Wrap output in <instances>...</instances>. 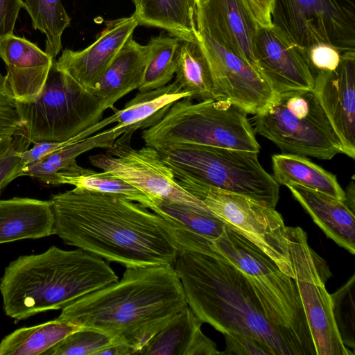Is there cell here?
I'll list each match as a JSON object with an SVG mask.
<instances>
[{
    "mask_svg": "<svg viewBox=\"0 0 355 355\" xmlns=\"http://www.w3.org/2000/svg\"><path fill=\"white\" fill-rule=\"evenodd\" d=\"M252 121L255 132L284 153L320 159L343 153L341 141L314 90L276 94Z\"/></svg>",
    "mask_w": 355,
    "mask_h": 355,
    "instance_id": "9",
    "label": "cell"
},
{
    "mask_svg": "<svg viewBox=\"0 0 355 355\" xmlns=\"http://www.w3.org/2000/svg\"><path fill=\"white\" fill-rule=\"evenodd\" d=\"M334 321L340 339L347 348L355 349V275L330 295Z\"/></svg>",
    "mask_w": 355,
    "mask_h": 355,
    "instance_id": "34",
    "label": "cell"
},
{
    "mask_svg": "<svg viewBox=\"0 0 355 355\" xmlns=\"http://www.w3.org/2000/svg\"><path fill=\"white\" fill-rule=\"evenodd\" d=\"M172 171L180 187L201 200L225 225L253 243L283 272L294 279L287 227L275 208L247 196L208 186L180 171Z\"/></svg>",
    "mask_w": 355,
    "mask_h": 355,
    "instance_id": "10",
    "label": "cell"
},
{
    "mask_svg": "<svg viewBox=\"0 0 355 355\" xmlns=\"http://www.w3.org/2000/svg\"><path fill=\"white\" fill-rule=\"evenodd\" d=\"M153 202L151 210L167 220L173 230L202 236L211 241L220 236L225 225L211 211H202L159 199H154Z\"/></svg>",
    "mask_w": 355,
    "mask_h": 355,
    "instance_id": "31",
    "label": "cell"
},
{
    "mask_svg": "<svg viewBox=\"0 0 355 355\" xmlns=\"http://www.w3.org/2000/svg\"><path fill=\"white\" fill-rule=\"evenodd\" d=\"M132 1L133 3L135 4V8L137 7V6L139 3L140 0H132Z\"/></svg>",
    "mask_w": 355,
    "mask_h": 355,
    "instance_id": "44",
    "label": "cell"
},
{
    "mask_svg": "<svg viewBox=\"0 0 355 355\" xmlns=\"http://www.w3.org/2000/svg\"><path fill=\"white\" fill-rule=\"evenodd\" d=\"M308 57L314 76L319 71L334 70L341 58L336 49L326 44H318L310 48Z\"/></svg>",
    "mask_w": 355,
    "mask_h": 355,
    "instance_id": "39",
    "label": "cell"
},
{
    "mask_svg": "<svg viewBox=\"0 0 355 355\" xmlns=\"http://www.w3.org/2000/svg\"><path fill=\"white\" fill-rule=\"evenodd\" d=\"M223 335L226 344L224 355H274L265 343L252 336L238 332Z\"/></svg>",
    "mask_w": 355,
    "mask_h": 355,
    "instance_id": "37",
    "label": "cell"
},
{
    "mask_svg": "<svg viewBox=\"0 0 355 355\" xmlns=\"http://www.w3.org/2000/svg\"><path fill=\"white\" fill-rule=\"evenodd\" d=\"M148 44L150 54L139 92L155 89L170 83L175 73L182 40L161 34L152 37Z\"/></svg>",
    "mask_w": 355,
    "mask_h": 355,
    "instance_id": "32",
    "label": "cell"
},
{
    "mask_svg": "<svg viewBox=\"0 0 355 355\" xmlns=\"http://www.w3.org/2000/svg\"><path fill=\"white\" fill-rule=\"evenodd\" d=\"M53 234L54 215L50 200L0 199V244Z\"/></svg>",
    "mask_w": 355,
    "mask_h": 355,
    "instance_id": "22",
    "label": "cell"
},
{
    "mask_svg": "<svg viewBox=\"0 0 355 355\" xmlns=\"http://www.w3.org/2000/svg\"><path fill=\"white\" fill-rule=\"evenodd\" d=\"M174 269L187 305L202 322L223 334L238 332L265 343L274 355H291L265 318L243 272L207 241L195 250L179 249Z\"/></svg>",
    "mask_w": 355,
    "mask_h": 355,
    "instance_id": "3",
    "label": "cell"
},
{
    "mask_svg": "<svg viewBox=\"0 0 355 355\" xmlns=\"http://www.w3.org/2000/svg\"><path fill=\"white\" fill-rule=\"evenodd\" d=\"M187 306L173 266L126 267L121 279L73 302L58 318L103 331L139 354Z\"/></svg>",
    "mask_w": 355,
    "mask_h": 355,
    "instance_id": "2",
    "label": "cell"
},
{
    "mask_svg": "<svg viewBox=\"0 0 355 355\" xmlns=\"http://www.w3.org/2000/svg\"><path fill=\"white\" fill-rule=\"evenodd\" d=\"M190 97L175 81L164 87L139 92L121 110L114 108L110 116L115 130L136 131L146 129L158 121L177 101Z\"/></svg>",
    "mask_w": 355,
    "mask_h": 355,
    "instance_id": "24",
    "label": "cell"
},
{
    "mask_svg": "<svg viewBox=\"0 0 355 355\" xmlns=\"http://www.w3.org/2000/svg\"><path fill=\"white\" fill-rule=\"evenodd\" d=\"M355 55L341 57L333 71L315 76L313 90L343 146V153L355 157Z\"/></svg>",
    "mask_w": 355,
    "mask_h": 355,
    "instance_id": "17",
    "label": "cell"
},
{
    "mask_svg": "<svg viewBox=\"0 0 355 355\" xmlns=\"http://www.w3.org/2000/svg\"><path fill=\"white\" fill-rule=\"evenodd\" d=\"M256 68L275 94L313 90L315 76L308 53L275 26H259L254 46Z\"/></svg>",
    "mask_w": 355,
    "mask_h": 355,
    "instance_id": "15",
    "label": "cell"
},
{
    "mask_svg": "<svg viewBox=\"0 0 355 355\" xmlns=\"http://www.w3.org/2000/svg\"><path fill=\"white\" fill-rule=\"evenodd\" d=\"M198 38L210 68L214 99L252 114L270 103L275 94L254 67L205 33L198 31Z\"/></svg>",
    "mask_w": 355,
    "mask_h": 355,
    "instance_id": "14",
    "label": "cell"
},
{
    "mask_svg": "<svg viewBox=\"0 0 355 355\" xmlns=\"http://www.w3.org/2000/svg\"><path fill=\"white\" fill-rule=\"evenodd\" d=\"M126 131L125 129L115 130L112 127L71 144L35 163L25 166L22 168L21 176H28L53 185L56 174L78 164L76 159L79 155L94 148H110Z\"/></svg>",
    "mask_w": 355,
    "mask_h": 355,
    "instance_id": "27",
    "label": "cell"
},
{
    "mask_svg": "<svg viewBox=\"0 0 355 355\" xmlns=\"http://www.w3.org/2000/svg\"><path fill=\"white\" fill-rule=\"evenodd\" d=\"M83 327L57 319L19 328L0 342V355L44 354L69 334Z\"/></svg>",
    "mask_w": 355,
    "mask_h": 355,
    "instance_id": "28",
    "label": "cell"
},
{
    "mask_svg": "<svg viewBox=\"0 0 355 355\" xmlns=\"http://www.w3.org/2000/svg\"><path fill=\"white\" fill-rule=\"evenodd\" d=\"M71 184L77 189L112 195L138 202L148 209L152 200L132 184L110 173L94 171L80 166L58 173L53 185Z\"/></svg>",
    "mask_w": 355,
    "mask_h": 355,
    "instance_id": "30",
    "label": "cell"
},
{
    "mask_svg": "<svg viewBox=\"0 0 355 355\" xmlns=\"http://www.w3.org/2000/svg\"><path fill=\"white\" fill-rule=\"evenodd\" d=\"M117 343L111 336L91 328L74 331L44 354L46 355H97L105 347Z\"/></svg>",
    "mask_w": 355,
    "mask_h": 355,
    "instance_id": "35",
    "label": "cell"
},
{
    "mask_svg": "<svg viewBox=\"0 0 355 355\" xmlns=\"http://www.w3.org/2000/svg\"><path fill=\"white\" fill-rule=\"evenodd\" d=\"M118 279L103 259L80 248L53 245L42 253L21 255L6 267L0 281L3 309L7 316L25 320L62 310Z\"/></svg>",
    "mask_w": 355,
    "mask_h": 355,
    "instance_id": "4",
    "label": "cell"
},
{
    "mask_svg": "<svg viewBox=\"0 0 355 355\" xmlns=\"http://www.w3.org/2000/svg\"><path fill=\"white\" fill-rule=\"evenodd\" d=\"M30 144L26 137L19 136L16 144L0 159V193L15 178L21 177L23 166L17 151L28 149Z\"/></svg>",
    "mask_w": 355,
    "mask_h": 355,
    "instance_id": "38",
    "label": "cell"
},
{
    "mask_svg": "<svg viewBox=\"0 0 355 355\" xmlns=\"http://www.w3.org/2000/svg\"><path fill=\"white\" fill-rule=\"evenodd\" d=\"M273 178L279 184H296L345 201L336 176L305 157L283 153L272 156Z\"/></svg>",
    "mask_w": 355,
    "mask_h": 355,
    "instance_id": "26",
    "label": "cell"
},
{
    "mask_svg": "<svg viewBox=\"0 0 355 355\" xmlns=\"http://www.w3.org/2000/svg\"><path fill=\"white\" fill-rule=\"evenodd\" d=\"M54 234L64 243L126 267L173 266L171 224L128 199L76 188L51 196Z\"/></svg>",
    "mask_w": 355,
    "mask_h": 355,
    "instance_id": "1",
    "label": "cell"
},
{
    "mask_svg": "<svg viewBox=\"0 0 355 355\" xmlns=\"http://www.w3.org/2000/svg\"><path fill=\"white\" fill-rule=\"evenodd\" d=\"M196 22L198 31L257 70L254 46L260 25L248 0H206L197 7Z\"/></svg>",
    "mask_w": 355,
    "mask_h": 355,
    "instance_id": "16",
    "label": "cell"
},
{
    "mask_svg": "<svg viewBox=\"0 0 355 355\" xmlns=\"http://www.w3.org/2000/svg\"><path fill=\"white\" fill-rule=\"evenodd\" d=\"M24 8L33 28L46 35L44 51L55 60L62 49V33L71 22L61 0H24Z\"/></svg>",
    "mask_w": 355,
    "mask_h": 355,
    "instance_id": "33",
    "label": "cell"
},
{
    "mask_svg": "<svg viewBox=\"0 0 355 355\" xmlns=\"http://www.w3.org/2000/svg\"><path fill=\"white\" fill-rule=\"evenodd\" d=\"M294 279L311 333L316 355H354L337 329L325 282L331 276L325 261L309 246L300 227H287Z\"/></svg>",
    "mask_w": 355,
    "mask_h": 355,
    "instance_id": "12",
    "label": "cell"
},
{
    "mask_svg": "<svg viewBox=\"0 0 355 355\" xmlns=\"http://www.w3.org/2000/svg\"><path fill=\"white\" fill-rule=\"evenodd\" d=\"M197 0H140L135 14L138 25L166 31L182 41L198 39Z\"/></svg>",
    "mask_w": 355,
    "mask_h": 355,
    "instance_id": "25",
    "label": "cell"
},
{
    "mask_svg": "<svg viewBox=\"0 0 355 355\" xmlns=\"http://www.w3.org/2000/svg\"><path fill=\"white\" fill-rule=\"evenodd\" d=\"M206 0H197V7L201 6Z\"/></svg>",
    "mask_w": 355,
    "mask_h": 355,
    "instance_id": "43",
    "label": "cell"
},
{
    "mask_svg": "<svg viewBox=\"0 0 355 355\" xmlns=\"http://www.w3.org/2000/svg\"><path fill=\"white\" fill-rule=\"evenodd\" d=\"M0 58L6 69V83L17 102L35 99L42 91L55 60L35 44L12 35L0 40Z\"/></svg>",
    "mask_w": 355,
    "mask_h": 355,
    "instance_id": "19",
    "label": "cell"
},
{
    "mask_svg": "<svg viewBox=\"0 0 355 355\" xmlns=\"http://www.w3.org/2000/svg\"><path fill=\"white\" fill-rule=\"evenodd\" d=\"M213 242L218 250L243 272L266 319L291 355H316L295 279L283 272L253 243L227 225Z\"/></svg>",
    "mask_w": 355,
    "mask_h": 355,
    "instance_id": "5",
    "label": "cell"
},
{
    "mask_svg": "<svg viewBox=\"0 0 355 355\" xmlns=\"http://www.w3.org/2000/svg\"><path fill=\"white\" fill-rule=\"evenodd\" d=\"M272 24L307 51L318 44L355 55V0H274Z\"/></svg>",
    "mask_w": 355,
    "mask_h": 355,
    "instance_id": "11",
    "label": "cell"
},
{
    "mask_svg": "<svg viewBox=\"0 0 355 355\" xmlns=\"http://www.w3.org/2000/svg\"><path fill=\"white\" fill-rule=\"evenodd\" d=\"M286 187L327 236L355 254L354 212L344 201L296 184Z\"/></svg>",
    "mask_w": 355,
    "mask_h": 355,
    "instance_id": "20",
    "label": "cell"
},
{
    "mask_svg": "<svg viewBox=\"0 0 355 355\" xmlns=\"http://www.w3.org/2000/svg\"><path fill=\"white\" fill-rule=\"evenodd\" d=\"M137 26L135 13L128 17L107 21L105 28L94 43L80 51L64 49L55 64L58 69L91 91L125 42L132 37Z\"/></svg>",
    "mask_w": 355,
    "mask_h": 355,
    "instance_id": "18",
    "label": "cell"
},
{
    "mask_svg": "<svg viewBox=\"0 0 355 355\" xmlns=\"http://www.w3.org/2000/svg\"><path fill=\"white\" fill-rule=\"evenodd\" d=\"M261 26L271 27L274 0H248Z\"/></svg>",
    "mask_w": 355,
    "mask_h": 355,
    "instance_id": "41",
    "label": "cell"
},
{
    "mask_svg": "<svg viewBox=\"0 0 355 355\" xmlns=\"http://www.w3.org/2000/svg\"><path fill=\"white\" fill-rule=\"evenodd\" d=\"M24 8L23 0H0V40L13 34L20 10Z\"/></svg>",
    "mask_w": 355,
    "mask_h": 355,
    "instance_id": "40",
    "label": "cell"
},
{
    "mask_svg": "<svg viewBox=\"0 0 355 355\" xmlns=\"http://www.w3.org/2000/svg\"><path fill=\"white\" fill-rule=\"evenodd\" d=\"M175 74V81L190 98H214L210 68L198 38L182 41Z\"/></svg>",
    "mask_w": 355,
    "mask_h": 355,
    "instance_id": "29",
    "label": "cell"
},
{
    "mask_svg": "<svg viewBox=\"0 0 355 355\" xmlns=\"http://www.w3.org/2000/svg\"><path fill=\"white\" fill-rule=\"evenodd\" d=\"M247 113L227 101L210 98L175 102L150 127L144 129L145 146L155 148L188 144L258 153L260 146Z\"/></svg>",
    "mask_w": 355,
    "mask_h": 355,
    "instance_id": "6",
    "label": "cell"
},
{
    "mask_svg": "<svg viewBox=\"0 0 355 355\" xmlns=\"http://www.w3.org/2000/svg\"><path fill=\"white\" fill-rule=\"evenodd\" d=\"M202 322L189 306L178 312L140 352L141 355H222L202 331Z\"/></svg>",
    "mask_w": 355,
    "mask_h": 355,
    "instance_id": "21",
    "label": "cell"
},
{
    "mask_svg": "<svg viewBox=\"0 0 355 355\" xmlns=\"http://www.w3.org/2000/svg\"><path fill=\"white\" fill-rule=\"evenodd\" d=\"M149 54L148 44H140L130 37L91 92L114 110L116 101L141 85Z\"/></svg>",
    "mask_w": 355,
    "mask_h": 355,
    "instance_id": "23",
    "label": "cell"
},
{
    "mask_svg": "<svg viewBox=\"0 0 355 355\" xmlns=\"http://www.w3.org/2000/svg\"><path fill=\"white\" fill-rule=\"evenodd\" d=\"M16 105L31 144L69 140L98 123L108 109L102 98L58 69L55 60L38 96Z\"/></svg>",
    "mask_w": 355,
    "mask_h": 355,
    "instance_id": "8",
    "label": "cell"
},
{
    "mask_svg": "<svg viewBox=\"0 0 355 355\" xmlns=\"http://www.w3.org/2000/svg\"><path fill=\"white\" fill-rule=\"evenodd\" d=\"M134 132L133 130L124 132L107 148L105 153L90 155V163L132 184L152 201L164 200L197 210L211 211L201 200L179 185L171 168L164 162L155 148L132 147Z\"/></svg>",
    "mask_w": 355,
    "mask_h": 355,
    "instance_id": "13",
    "label": "cell"
},
{
    "mask_svg": "<svg viewBox=\"0 0 355 355\" xmlns=\"http://www.w3.org/2000/svg\"><path fill=\"white\" fill-rule=\"evenodd\" d=\"M3 136H24V127L6 76L0 72V137Z\"/></svg>",
    "mask_w": 355,
    "mask_h": 355,
    "instance_id": "36",
    "label": "cell"
},
{
    "mask_svg": "<svg viewBox=\"0 0 355 355\" xmlns=\"http://www.w3.org/2000/svg\"><path fill=\"white\" fill-rule=\"evenodd\" d=\"M135 354V350L128 344L115 343L101 350L97 355H130Z\"/></svg>",
    "mask_w": 355,
    "mask_h": 355,
    "instance_id": "42",
    "label": "cell"
},
{
    "mask_svg": "<svg viewBox=\"0 0 355 355\" xmlns=\"http://www.w3.org/2000/svg\"><path fill=\"white\" fill-rule=\"evenodd\" d=\"M155 149L172 170L272 208L277 205L279 184L262 167L257 153L188 144Z\"/></svg>",
    "mask_w": 355,
    "mask_h": 355,
    "instance_id": "7",
    "label": "cell"
}]
</instances>
